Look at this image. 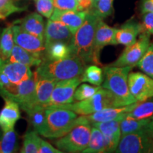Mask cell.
Listing matches in <instances>:
<instances>
[{"mask_svg":"<svg viewBox=\"0 0 153 153\" xmlns=\"http://www.w3.org/2000/svg\"><path fill=\"white\" fill-rule=\"evenodd\" d=\"M14 46L12 26H9L4 28L0 33V58L1 60L4 62L8 60Z\"/></svg>","mask_w":153,"mask_h":153,"instance_id":"484cf974","label":"cell"},{"mask_svg":"<svg viewBox=\"0 0 153 153\" xmlns=\"http://www.w3.org/2000/svg\"><path fill=\"white\" fill-rule=\"evenodd\" d=\"M141 12H153V0H142L141 1Z\"/></svg>","mask_w":153,"mask_h":153,"instance_id":"b9f144b4","label":"cell"},{"mask_svg":"<svg viewBox=\"0 0 153 153\" xmlns=\"http://www.w3.org/2000/svg\"><path fill=\"white\" fill-rule=\"evenodd\" d=\"M101 87L100 86H91L87 84H82L76 89L74 94V101H83L90 99L95 94Z\"/></svg>","mask_w":153,"mask_h":153,"instance_id":"836d02e7","label":"cell"},{"mask_svg":"<svg viewBox=\"0 0 153 153\" xmlns=\"http://www.w3.org/2000/svg\"><path fill=\"white\" fill-rule=\"evenodd\" d=\"M150 44V34L143 31L139 38L131 45L126 46L123 52L110 66L126 67L136 65Z\"/></svg>","mask_w":153,"mask_h":153,"instance_id":"ba28073f","label":"cell"},{"mask_svg":"<svg viewBox=\"0 0 153 153\" xmlns=\"http://www.w3.org/2000/svg\"><path fill=\"white\" fill-rule=\"evenodd\" d=\"M138 101L127 106L110 107L104 108L94 114L85 116L88 121L91 124L99 122H107L116 120H122L126 117L128 113L132 111L137 106Z\"/></svg>","mask_w":153,"mask_h":153,"instance_id":"9a60e30c","label":"cell"},{"mask_svg":"<svg viewBox=\"0 0 153 153\" xmlns=\"http://www.w3.org/2000/svg\"><path fill=\"white\" fill-rule=\"evenodd\" d=\"M89 11L77 10H60L55 9L53 11L51 20L58 21L66 25L72 33H75L85 22Z\"/></svg>","mask_w":153,"mask_h":153,"instance_id":"e0dca14e","label":"cell"},{"mask_svg":"<svg viewBox=\"0 0 153 153\" xmlns=\"http://www.w3.org/2000/svg\"><path fill=\"white\" fill-rule=\"evenodd\" d=\"M6 18L4 16H2V15H0V19H5Z\"/></svg>","mask_w":153,"mask_h":153,"instance_id":"c3c4849f","label":"cell"},{"mask_svg":"<svg viewBox=\"0 0 153 153\" xmlns=\"http://www.w3.org/2000/svg\"><path fill=\"white\" fill-rule=\"evenodd\" d=\"M55 9L60 10H76L77 0H53Z\"/></svg>","mask_w":153,"mask_h":153,"instance_id":"74e56055","label":"cell"},{"mask_svg":"<svg viewBox=\"0 0 153 153\" xmlns=\"http://www.w3.org/2000/svg\"><path fill=\"white\" fill-rule=\"evenodd\" d=\"M80 82H82L80 76L57 82L48 101L44 107H60L73 103L74 91Z\"/></svg>","mask_w":153,"mask_h":153,"instance_id":"9c48e42d","label":"cell"},{"mask_svg":"<svg viewBox=\"0 0 153 153\" xmlns=\"http://www.w3.org/2000/svg\"><path fill=\"white\" fill-rule=\"evenodd\" d=\"M147 131L149 133H150V135L151 136L153 137V117H152L150 118V123H149L148 127H147Z\"/></svg>","mask_w":153,"mask_h":153,"instance_id":"ee69618b","label":"cell"},{"mask_svg":"<svg viewBox=\"0 0 153 153\" xmlns=\"http://www.w3.org/2000/svg\"><path fill=\"white\" fill-rule=\"evenodd\" d=\"M1 72L8 76L11 84L18 85L21 82L30 79L33 72L29 66L19 62H10L4 61L1 68Z\"/></svg>","mask_w":153,"mask_h":153,"instance_id":"ac0fdd59","label":"cell"},{"mask_svg":"<svg viewBox=\"0 0 153 153\" xmlns=\"http://www.w3.org/2000/svg\"><path fill=\"white\" fill-rule=\"evenodd\" d=\"M36 10L42 16L51 18L54 11L53 0H36Z\"/></svg>","mask_w":153,"mask_h":153,"instance_id":"d590c367","label":"cell"},{"mask_svg":"<svg viewBox=\"0 0 153 153\" xmlns=\"http://www.w3.org/2000/svg\"><path fill=\"white\" fill-rule=\"evenodd\" d=\"M126 116L135 119H145L153 117V97L146 100L138 101L137 106Z\"/></svg>","mask_w":153,"mask_h":153,"instance_id":"f1b7e54d","label":"cell"},{"mask_svg":"<svg viewBox=\"0 0 153 153\" xmlns=\"http://www.w3.org/2000/svg\"><path fill=\"white\" fill-rule=\"evenodd\" d=\"M104 70L97 65L88 66L80 76L81 82H89L91 85L95 86H100L104 82Z\"/></svg>","mask_w":153,"mask_h":153,"instance_id":"f546056e","label":"cell"},{"mask_svg":"<svg viewBox=\"0 0 153 153\" xmlns=\"http://www.w3.org/2000/svg\"><path fill=\"white\" fill-rule=\"evenodd\" d=\"M77 1H78V0H77Z\"/></svg>","mask_w":153,"mask_h":153,"instance_id":"f907efd6","label":"cell"},{"mask_svg":"<svg viewBox=\"0 0 153 153\" xmlns=\"http://www.w3.org/2000/svg\"><path fill=\"white\" fill-rule=\"evenodd\" d=\"M143 31L153 35V12H146L143 16Z\"/></svg>","mask_w":153,"mask_h":153,"instance_id":"f35d334b","label":"cell"},{"mask_svg":"<svg viewBox=\"0 0 153 153\" xmlns=\"http://www.w3.org/2000/svg\"><path fill=\"white\" fill-rule=\"evenodd\" d=\"M85 67L79 57L71 55L60 60H43L35 72L38 76L49 78L57 82L80 76Z\"/></svg>","mask_w":153,"mask_h":153,"instance_id":"7a4b0ae2","label":"cell"},{"mask_svg":"<svg viewBox=\"0 0 153 153\" xmlns=\"http://www.w3.org/2000/svg\"><path fill=\"white\" fill-rule=\"evenodd\" d=\"M93 8V0H78L77 11H90Z\"/></svg>","mask_w":153,"mask_h":153,"instance_id":"60d3db41","label":"cell"},{"mask_svg":"<svg viewBox=\"0 0 153 153\" xmlns=\"http://www.w3.org/2000/svg\"><path fill=\"white\" fill-rule=\"evenodd\" d=\"M62 152L59 149L54 148L52 145L49 143L42 140L41 146H40L39 152L38 153H62Z\"/></svg>","mask_w":153,"mask_h":153,"instance_id":"ab89813d","label":"cell"},{"mask_svg":"<svg viewBox=\"0 0 153 153\" xmlns=\"http://www.w3.org/2000/svg\"><path fill=\"white\" fill-rule=\"evenodd\" d=\"M143 32V25L130 21L117 29L116 34V41L118 44L128 46L135 43L137 36Z\"/></svg>","mask_w":153,"mask_h":153,"instance_id":"44dd1931","label":"cell"},{"mask_svg":"<svg viewBox=\"0 0 153 153\" xmlns=\"http://www.w3.org/2000/svg\"><path fill=\"white\" fill-rule=\"evenodd\" d=\"M99 1V0H93V7H94V5L97 3V1Z\"/></svg>","mask_w":153,"mask_h":153,"instance_id":"bcb514c9","label":"cell"},{"mask_svg":"<svg viewBox=\"0 0 153 153\" xmlns=\"http://www.w3.org/2000/svg\"><path fill=\"white\" fill-rule=\"evenodd\" d=\"M148 152H153V137L151 136V140L150 144V148H149Z\"/></svg>","mask_w":153,"mask_h":153,"instance_id":"f6af8a7d","label":"cell"},{"mask_svg":"<svg viewBox=\"0 0 153 153\" xmlns=\"http://www.w3.org/2000/svg\"><path fill=\"white\" fill-rule=\"evenodd\" d=\"M133 67L108 66L104 70V80L102 87L114 95L118 106H127L136 102L130 92L128 76Z\"/></svg>","mask_w":153,"mask_h":153,"instance_id":"3957f363","label":"cell"},{"mask_svg":"<svg viewBox=\"0 0 153 153\" xmlns=\"http://www.w3.org/2000/svg\"><path fill=\"white\" fill-rule=\"evenodd\" d=\"M82 152L84 153H101L106 152V143L104 135L100 130L92 126L91 137L89 145Z\"/></svg>","mask_w":153,"mask_h":153,"instance_id":"83f0119b","label":"cell"},{"mask_svg":"<svg viewBox=\"0 0 153 153\" xmlns=\"http://www.w3.org/2000/svg\"><path fill=\"white\" fill-rule=\"evenodd\" d=\"M150 118L135 119L128 116H126L120 121L121 135L146 129L150 123Z\"/></svg>","mask_w":153,"mask_h":153,"instance_id":"4316f807","label":"cell"},{"mask_svg":"<svg viewBox=\"0 0 153 153\" xmlns=\"http://www.w3.org/2000/svg\"><path fill=\"white\" fill-rule=\"evenodd\" d=\"M36 76V105L44 106L48 101L57 82L38 76L37 74Z\"/></svg>","mask_w":153,"mask_h":153,"instance_id":"603a6c76","label":"cell"},{"mask_svg":"<svg viewBox=\"0 0 153 153\" xmlns=\"http://www.w3.org/2000/svg\"><path fill=\"white\" fill-rule=\"evenodd\" d=\"M45 116L46 125L43 136L46 138H59L79 122V117L76 113L62 107L46 108Z\"/></svg>","mask_w":153,"mask_h":153,"instance_id":"277c9868","label":"cell"},{"mask_svg":"<svg viewBox=\"0 0 153 153\" xmlns=\"http://www.w3.org/2000/svg\"><path fill=\"white\" fill-rule=\"evenodd\" d=\"M5 104L0 111V128L3 132L14 128V126L21 118L20 106L16 101L4 98Z\"/></svg>","mask_w":153,"mask_h":153,"instance_id":"d6986e66","label":"cell"},{"mask_svg":"<svg viewBox=\"0 0 153 153\" xmlns=\"http://www.w3.org/2000/svg\"><path fill=\"white\" fill-rule=\"evenodd\" d=\"M36 79L37 76L34 72L30 79L18 85L11 83L7 87L0 89V95L3 98L16 101L22 110L27 112L36 106Z\"/></svg>","mask_w":153,"mask_h":153,"instance_id":"8992f818","label":"cell"},{"mask_svg":"<svg viewBox=\"0 0 153 153\" xmlns=\"http://www.w3.org/2000/svg\"><path fill=\"white\" fill-rule=\"evenodd\" d=\"M137 65L141 71L153 78V43L150 44L146 52L137 62Z\"/></svg>","mask_w":153,"mask_h":153,"instance_id":"d6a6232c","label":"cell"},{"mask_svg":"<svg viewBox=\"0 0 153 153\" xmlns=\"http://www.w3.org/2000/svg\"><path fill=\"white\" fill-rule=\"evenodd\" d=\"M18 150L16 134L14 128L3 132L0 140V153H12Z\"/></svg>","mask_w":153,"mask_h":153,"instance_id":"4dcf8cb0","label":"cell"},{"mask_svg":"<svg viewBox=\"0 0 153 153\" xmlns=\"http://www.w3.org/2000/svg\"><path fill=\"white\" fill-rule=\"evenodd\" d=\"M3 62H4V61H2V60L0 61V72H1V65H2Z\"/></svg>","mask_w":153,"mask_h":153,"instance_id":"7dc6e473","label":"cell"},{"mask_svg":"<svg viewBox=\"0 0 153 153\" xmlns=\"http://www.w3.org/2000/svg\"><path fill=\"white\" fill-rule=\"evenodd\" d=\"M1 58H0V61H1Z\"/></svg>","mask_w":153,"mask_h":153,"instance_id":"681fc988","label":"cell"},{"mask_svg":"<svg viewBox=\"0 0 153 153\" xmlns=\"http://www.w3.org/2000/svg\"><path fill=\"white\" fill-rule=\"evenodd\" d=\"M72 55L70 44L62 41H56L45 47L44 60L50 61L60 60Z\"/></svg>","mask_w":153,"mask_h":153,"instance_id":"cb8c5ba5","label":"cell"},{"mask_svg":"<svg viewBox=\"0 0 153 153\" xmlns=\"http://www.w3.org/2000/svg\"><path fill=\"white\" fill-rule=\"evenodd\" d=\"M113 2L114 0H99L91 10L101 19H104L112 14Z\"/></svg>","mask_w":153,"mask_h":153,"instance_id":"e575fe53","label":"cell"},{"mask_svg":"<svg viewBox=\"0 0 153 153\" xmlns=\"http://www.w3.org/2000/svg\"><path fill=\"white\" fill-rule=\"evenodd\" d=\"M130 92L137 101L153 97V78L140 72H131L128 76Z\"/></svg>","mask_w":153,"mask_h":153,"instance_id":"8fae6325","label":"cell"},{"mask_svg":"<svg viewBox=\"0 0 153 153\" xmlns=\"http://www.w3.org/2000/svg\"><path fill=\"white\" fill-rule=\"evenodd\" d=\"M73 33L63 23L50 19L47 22L44 34L45 47L56 41H62L70 44Z\"/></svg>","mask_w":153,"mask_h":153,"instance_id":"2e32d148","label":"cell"},{"mask_svg":"<svg viewBox=\"0 0 153 153\" xmlns=\"http://www.w3.org/2000/svg\"><path fill=\"white\" fill-rule=\"evenodd\" d=\"M118 106L117 101L114 95L108 89L101 87L90 99L63 105L60 107L71 110L79 116H87L104 108Z\"/></svg>","mask_w":153,"mask_h":153,"instance_id":"52a82bcc","label":"cell"},{"mask_svg":"<svg viewBox=\"0 0 153 153\" xmlns=\"http://www.w3.org/2000/svg\"><path fill=\"white\" fill-rule=\"evenodd\" d=\"M91 123L85 116H79V122L55 144L57 149L66 152H82L89 145L91 137Z\"/></svg>","mask_w":153,"mask_h":153,"instance_id":"5b68a950","label":"cell"},{"mask_svg":"<svg viewBox=\"0 0 153 153\" xmlns=\"http://www.w3.org/2000/svg\"><path fill=\"white\" fill-rule=\"evenodd\" d=\"M117 28L111 27L101 19L97 25L94 43L93 59L94 64L101 65L100 53L105 46L110 45H117L116 34Z\"/></svg>","mask_w":153,"mask_h":153,"instance_id":"7c38bea8","label":"cell"},{"mask_svg":"<svg viewBox=\"0 0 153 153\" xmlns=\"http://www.w3.org/2000/svg\"><path fill=\"white\" fill-rule=\"evenodd\" d=\"M17 22L20 23L21 27L28 33L44 41L45 26L43 17L39 14L32 13L25 16L21 21L16 22Z\"/></svg>","mask_w":153,"mask_h":153,"instance_id":"7402d4cb","label":"cell"},{"mask_svg":"<svg viewBox=\"0 0 153 153\" xmlns=\"http://www.w3.org/2000/svg\"><path fill=\"white\" fill-rule=\"evenodd\" d=\"M45 109L46 108L43 106L36 105L26 112L28 116L30 123L34 128V130L41 135H43L45 131V125H46Z\"/></svg>","mask_w":153,"mask_h":153,"instance_id":"d4e9b609","label":"cell"},{"mask_svg":"<svg viewBox=\"0 0 153 153\" xmlns=\"http://www.w3.org/2000/svg\"><path fill=\"white\" fill-rule=\"evenodd\" d=\"M14 43L26 51L45 55V47L43 40L23 29L21 26L13 25Z\"/></svg>","mask_w":153,"mask_h":153,"instance_id":"4fadbf2b","label":"cell"},{"mask_svg":"<svg viewBox=\"0 0 153 153\" xmlns=\"http://www.w3.org/2000/svg\"><path fill=\"white\" fill-rule=\"evenodd\" d=\"M151 135L147 129L122 135L115 152H148Z\"/></svg>","mask_w":153,"mask_h":153,"instance_id":"30bf717a","label":"cell"},{"mask_svg":"<svg viewBox=\"0 0 153 153\" xmlns=\"http://www.w3.org/2000/svg\"><path fill=\"white\" fill-rule=\"evenodd\" d=\"M121 120L99 122L91 124L100 130L106 143V152H115L121 136L120 121Z\"/></svg>","mask_w":153,"mask_h":153,"instance_id":"5bb4252c","label":"cell"},{"mask_svg":"<svg viewBox=\"0 0 153 153\" xmlns=\"http://www.w3.org/2000/svg\"><path fill=\"white\" fill-rule=\"evenodd\" d=\"M42 139L36 131L28 132L24 135L23 147L21 150L22 153H38Z\"/></svg>","mask_w":153,"mask_h":153,"instance_id":"1f68e13d","label":"cell"},{"mask_svg":"<svg viewBox=\"0 0 153 153\" xmlns=\"http://www.w3.org/2000/svg\"><path fill=\"white\" fill-rule=\"evenodd\" d=\"M26 10L25 8L16 7L14 4V0H0V15L5 17L15 12H19Z\"/></svg>","mask_w":153,"mask_h":153,"instance_id":"8d00e7d4","label":"cell"},{"mask_svg":"<svg viewBox=\"0 0 153 153\" xmlns=\"http://www.w3.org/2000/svg\"><path fill=\"white\" fill-rule=\"evenodd\" d=\"M101 19L91 9L88 11L85 22L74 33L70 43L72 55L79 57L85 65L94 63V36Z\"/></svg>","mask_w":153,"mask_h":153,"instance_id":"6da1fadb","label":"cell"},{"mask_svg":"<svg viewBox=\"0 0 153 153\" xmlns=\"http://www.w3.org/2000/svg\"><path fill=\"white\" fill-rule=\"evenodd\" d=\"M45 58V55L26 51L19 45H15L7 62H19L29 67L38 66Z\"/></svg>","mask_w":153,"mask_h":153,"instance_id":"ffe728a7","label":"cell"},{"mask_svg":"<svg viewBox=\"0 0 153 153\" xmlns=\"http://www.w3.org/2000/svg\"><path fill=\"white\" fill-rule=\"evenodd\" d=\"M11 84L8 76L2 72H0V89H2Z\"/></svg>","mask_w":153,"mask_h":153,"instance_id":"7bdbcfd3","label":"cell"}]
</instances>
